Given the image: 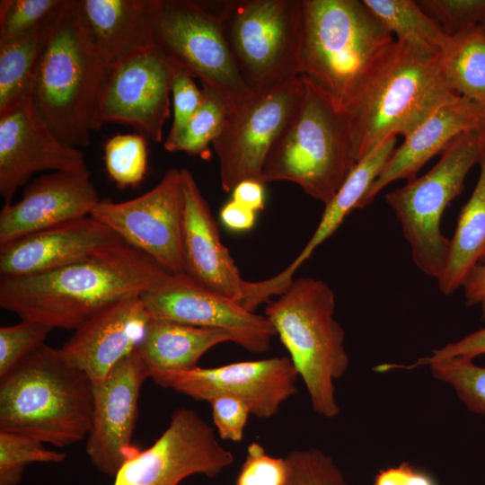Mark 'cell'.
<instances>
[{
	"label": "cell",
	"instance_id": "cell-9",
	"mask_svg": "<svg viewBox=\"0 0 485 485\" xmlns=\"http://www.w3.org/2000/svg\"><path fill=\"white\" fill-rule=\"evenodd\" d=\"M213 10L249 90L302 75L303 0L221 1Z\"/></svg>",
	"mask_w": 485,
	"mask_h": 485
},
{
	"label": "cell",
	"instance_id": "cell-43",
	"mask_svg": "<svg viewBox=\"0 0 485 485\" xmlns=\"http://www.w3.org/2000/svg\"><path fill=\"white\" fill-rule=\"evenodd\" d=\"M373 485H436V482L428 473L404 462L397 466L380 470Z\"/></svg>",
	"mask_w": 485,
	"mask_h": 485
},
{
	"label": "cell",
	"instance_id": "cell-4",
	"mask_svg": "<svg viewBox=\"0 0 485 485\" xmlns=\"http://www.w3.org/2000/svg\"><path fill=\"white\" fill-rule=\"evenodd\" d=\"M110 67L84 24L79 0H67L53 22L38 66L32 103L66 144L87 146Z\"/></svg>",
	"mask_w": 485,
	"mask_h": 485
},
{
	"label": "cell",
	"instance_id": "cell-41",
	"mask_svg": "<svg viewBox=\"0 0 485 485\" xmlns=\"http://www.w3.org/2000/svg\"><path fill=\"white\" fill-rule=\"evenodd\" d=\"M212 419L223 440L241 442L251 414L249 406L242 400L231 396H217L210 400Z\"/></svg>",
	"mask_w": 485,
	"mask_h": 485
},
{
	"label": "cell",
	"instance_id": "cell-27",
	"mask_svg": "<svg viewBox=\"0 0 485 485\" xmlns=\"http://www.w3.org/2000/svg\"><path fill=\"white\" fill-rule=\"evenodd\" d=\"M476 185L462 207L449 240L444 270L436 279L445 295L463 287L475 269L485 260V149L479 162Z\"/></svg>",
	"mask_w": 485,
	"mask_h": 485
},
{
	"label": "cell",
	"instance_id": "cell-10",
	"mask_svg": "<svg viewBox=\"0 0 485 485\" xmlns=\"http://www.w3.org/2000/svg\"><path fill=\"white\" fill-rule=\"evenodd\" d=\"M155 49L176 70L198 78L230 110L252 93L237 70L217 15L205 4L163 0Z\"/></svg>",
	"mask_w": 485,
	"mask_h": 485
},
{
	"label": "cell",
	"instance_id": "cell-33",
	"mask_svg": "<svg viewBox=\"0 0 485 485\" xmlns=\"http://www.w3.org/2000/svg\"><path fill=\"white\" fill-rule=\"evenodd\" d=\"M147 147L141 134H118L104 146V162L110 178L119 188L139 184L147 169Z\"/></svg>",
	"mask_w": 485,
	"mask_h": 485
},
{
	"label": "cell",
	"instance_id": "cell-20",
	"mask_svg": "<svg viewBox=\"0 0 485 485\" xmlns=\"http://www.w3.org/2000/svg\"><path fill=\"white\" fill-rule=\"evenodd\" d=\"M87 169L57 171L31 182L0 211V247L34 233L90 216L101 201Z\"/></svg>",
	"mask_w": 485,
	"mask_h": 485
},
{
	"label": "cell",
	"instance_id": "cell-6",
	"mask_svg": "<svg viewBox=\"0 0 485 485\" xmlns=\"http://www.w3.org/2000/svg\"><path fill=\"white\" fill-rule=\"evenodd\" d=\"M335 304V294L326 282L304 277L293 280L265 310L313 410L327 419L340 411L334 380L343 376L349 365L345 331L334 317Z\"/></svg>",
	"mask_w": 485,
	"mask_h": 485
},
{
	"label": "cell",
	"instance_id": "cell-11",
	"mask_svg": "<svg viewBox=\"0 0 485 485\" xmlns=\"http://www.w3.org/2000/svg\"><path fill=\"white\" fill-rule=\"evenodd\" d=\"M304 94L302 76L252 92L229 110L213 146L221 186L230 192L242 181H260L267 155L298 110Z\"/></svg>",
	"mask_w": 485,
	"mask_h": 485
},
{
	"label": "cell",
	"instance_id": "cell-32",
	"mask_svg": "<svg viewBox=\"0 0 485 485\" xmlns=\"http://www.w3.org/2000/svg\"><path fill=\"white\" fill-rule=\"evenodd\" d=\"M67 0H2L0 42L9 41L54 22Z\"/></svg>",
	"mask_w": 485,
	"mask_h": 485
},
{
	"label": "cell",
	"instance_id": "cell-26",
	"mask_svg": "<svg viewBox=\"0 0 485 485\" xmlns=\"http://www.w3.org/2000/svg\"><path fill=\"white\" fill-rule=\"evenodd\" d=\"M224 342L241 345L231 331L151 318L137 350L150 371L183 370L198 366L206 352Z\"/></svg>",
	"mask_w": 485,
	"mask_h": 485
},
{
	"label": "cell",
	"instance_id": "cell-7",
	"mask_svg": "<svg viewBox=\"0 0 485 485\" xmlns=\"http://www.w3.org/2000/svg\"><path fill=\"white\" fill-rule=\"evenodd\" d=\"M303 101L265 160L261 182L291 181L326 205L357 163L345 112L309 78Z\"/></svg>",
	"mask_w": 485,
	"mask_h": 485
},
{
	"label": "cell",
	"instance_id": "cell-12",
	"mask_svg": "<svg viewBox=\"0 0 485 485\" xmlns=\"http://www.w3.org/2000/svg\"><path fill=\"white\" fill-rule=\"evenodd\" d=\"M234 460L213 428L194 410L181 407L151 446L123 463L112 485H179L194 474L214 478Z\"/></svg>",
	"mask_w": 485,
	"mask_h": 485
},
{
	"label": "cell",
	"instance_id": "cell-8",
	"mask_svg": "<svg viewBox=\"0 0 485 485\" xmlns=\"http://www.w3.org/2000/svg\"><path fill=\"white\" fill-rule=\"evenodd\" d=\"M484 149L485 129L465 131L447 146L424 175L385 195L415 266L428 277L437 279L444 270L449 239L441 231L442 216L463 192L464 181Z\"/></svg>",
	"mask_w": 485,
	"mask_h": 485
},
{
	"label": "cell",
	"instance_id": "cell-25",
	"mask_svg": "<svg viewBox=\"0 0 485 485\" xmlns=\"http://www.w3.org/2000/svg\"><path fill=\"white\" fill-rule=\"evenodd\" d=\"M396 139L390 137L384 140L357 162L334 197L324 205L320 222L301 252L284 270L260 282V290L265 297L283 294L293 282L296 269L311 257L318 246L333 234L353 210L358 208L370 186L396 148Z\"/></svg>",
	"mask_w": 485,
	"mask_h": 485
},
{
	"label": "cell",
	"instance_id": "cell-44",
	"mask_svg": "<svg viewBox=\"0 0 485 485\" xmlns=\"http://www.w3.org/2000/svg\"><path fill=\"white\" fill-rule=\"evenodd\" d=\"M232 198L236 203L258 212L265 205L264 183L252 179L242 181L232 190Z\"/></svg>",
	"mask_w": 485,
	"mask_h": 485
},
{
	"label": "cell",
	"instance_id": "cell-23",
	"mask_svg": "<svg viewBox=\"0 0 485 485\" xmlns=\"http://www.w3.org/2000/svg\"><path fill=\"white\" fill-rule=\"evenodd\" d=\"M472 129H485V109L477 103L460 96L436 110L393 150L358 208L373 202L392 181L417 177L432 157L460 134Z\"/></svg>",
	"mask_w": 485,
	"mask_h": 485
},
{
	"label": "cell",
	"instance_id": "cell-21",
	"mask_svg": "<svg viewBox=\"0 0 485 485\" xmlns=\"http://www.w3.org/2000/svg\"><path fill=\"white\" fill-rule=\"evenodd\" d=\"M150 320L141 295L126 298L76 329L61 350L97 386L117 363L137 348Z\"/></svg>",
	"mask_w": 485,
	"mask_h": 485
},
{
	"label": "cell",
	"instance_id": "cell-47",
	"mask_svg": "<svg viewBox=\"0 0 485 485\" xmlns=\"http://www.w3.org/2000/svg\"><path fill=\"white\" fill-rule=\"evenodd\" d=\"M482 26H483V28H484V31H485V21H484V22H483Z\"/></svg>",
	"mask_w": 485,
	"mask_h": 485
},
{
	"label": "cell",
	"instance_id": "cell-22",
	"mask_svg": "<svg viewBox=\"0 0 485 485\" xmlns=\"http://www.w3.org/2000/svg\"><path fill=\"white\" fill-rule=\"evenodd\" d=\"M123 241L91 216L75 219L0 247L1 277L25 276L58 269Z\"/></svg>",
	"mask_w": 485,
	"mask_h": 485
},
{
	"label": "cell",
	"instance_id": "cell-14",
	"mask_svg": "<svg viewBox=\"0 0 485 485\" xmlns=\"http://www.w3.org/2000/svg\"><path fill=\"white\" fill-rule=\"evenodd\" d=\"M181 170L171 168L147 192L121 202L100 201L90 216L169 274H181Z\"/></svg>",
	"mask_w": 485,
	"mask_h": 485
},
{
	"label": "cell",
	"instance_id": "cell-18",
	"mask_svg": "<svg viewBox=\"0 0 485 485\" xmlns=\"http://www.w3.org/2000/svg\"><path fill=\"white\" fill-rule=\"evenodd\" d=\"M87 169L84 154L63 142L32 101L0 115V195L12 203L17 190L36 172Z\"/></svg>",
	"mask_w": 485,
	"mask_h": 485
},
{
	"label": "cell",
	"instance_id": "cell-46",
	"mask_svg": "<svg viewBox=\"0 0 485 485\" xmlns=\"http://www.w3.org/2000/svg\"><path fill=\"white\" fill-rule=\"evenodd\" d=\"M463 288L466 304L479 305L485 319V260L475 269Z\"/></svg>",
	"mask_w": 485,
	"mask_h": 485
},
{
	"label": "cell",
	"instance_id": "cell-34",
	"mask_svg": "<svg viewBox=\"0 0 485 485\" xmlns=\"http://www.w3.org/2000/svg\"><path fill=\"white\" fill-rule=\"evenodd\" d=\"M65 459V453L47 449L39 440L0 431V485H18L29 463H59Z\"/></svg>",
	"mask_w": 485,
	"mask_h": 485
},
{
	"label": "cell",
	"instance_id": "cell-15",
	"mask_svg": "<svg viewBox=\"0 0 485 485\" xmlns=\"http://www.w3.org/2000/svg\"><path fill=\"white\" fill-rule=\"evenodd\" d=\"M151 318L236 333L241 347L251 353L266 352L276 336L265 315L198 284L184 273L167 274L141 295Z\"/></svg>",
	"mask_w": 485,
	"mask_h": 485
},
{
	"label": "cell",
	"instance_id": "cell-38",
	"mask_svg": "<svg viewBox=\"0 0 485 485\" xmlns=\"http://www.w3.org/2000/svg\"><path fill=\"white\" fill-rule=\"evenodd\" d=\"M53 329L40 322L22 320L0 328V377L22 358L45 344Z\"/></svg>",
	"mask_w": 485,
	"mask_h": 485
},
{
	"label": "cell",
	"instance_id": "cell-45",
	"mask_svg": "<svg viewBox=\"0 0 485 485\" xmlns=\"http://www.w3.org/2000/svg\"><path fill=\"white\" fill-rule=\"evenodd\" d=\"M256 213L232 199L221 208L220 219L226 228L234 232H244L253 227Z\"/></svg>",
	"mask_w": 485,
	"mask_h": 485
},
{
	"label": "cell",
	"instance_id": "cell-35",
	"mask_svg": "<svg viewBox=\"0 0 485 485\" xmlns=\"http://www.w3.org/2000/svg\"><path fill=\"white\" fill-rule=\"evenodd\" d=\"M435 378L450 384L472 413L485 416V366L453 358L428 365Z\"/></svg>",
	"mask_w": 485,
	"mask_h": 485
},
{
	"label": "cell",
	"instance_id": "cell-19",
	"mask_svg": "<svg viewBox=\"0 0 485 485\" xmlns=\"http://www.w3.org/2000/svg\"><path fill=\"white\" fill-rule=\"evenodd\" d=\"M181 257L190 278L242 305L248 281L242 278L192 173L181 169Z\"/></svg>",
	"mask_w": 485,
	"mask_h": 485
},
{
	"label": "cell",
	"instance_id": "cell-24",
	"mask_svg": "<svg viewBox=\"0 0 485 485\" xmlns=\"http://www.w3.org/2000/svg\"><path fill=\"white\" fill-rule=\"evenodd\" d=\"M163 0H79L85 29L111 68L156 48Z\"/></svg>",
	"mask_w": 485,
	"mask_h": 485
},
{
	"label": "cell",
	"instance_id": "cell-30",
	"mask_svg": "<svg viewBox=\"0 0 485 485\" xmlns=\"http://www.w3.org/2000/svg\"><path fill=\"white\" fill-rule=\"evenodd\" d=\"M393 35L425 52L438 55L449 36L414 0H363Z\"/></svg>",
	"mask_w": 485,
	"mask_h": 485
},
{
	"label": "cell",
	"instance_id": "cell-2",
	"mask_svg": "<svg viewBox=\"0 0 485 485\" xmlns=\"http://www.w3.org/2000/svg\"><path fill=\"white\" fill-rule=\"evenodd\" d=\"M459 97L445 84L438 55L394 40L345 110L356 162L390 137H408Z\"/></svg>",
	"mask_w": 485,
	"mask_h": 485
},
{
	"label": "cell",
	"instance_id": "cell-39",
	"mask_svg": "<svg viewBox=\"0 0 485 485\" xmlns=\"http://www.w3.org/2000/svg\"><path fill=\"white\" fill-rule=\"evenodd\" d=\"M173 118L171 129L163 142L167 150L176 140L181 131L194 116L204 101V92L199 90L193 77L177 70L172 82Z\"/></svg>",
	"mask_w": 485,
	"mask_h": 485
},
{
	"label": "cell",
	"instance_id": "cell-37",
	"mask_svg": "<svg viewBox=\"0 0 485 485\" xmlns=\"http://www.w3.org/2000/svg\"><path fill=\"white\" fill-rule=\"evenodd\" d=\"M417 3L449 37L481 26L485 21V0H418Z\"/></svg>",
	"mask_w": 485,
	"mask_h": 485
},
{
	"label": "cell",
	"instance_id": "cell-31",
	"mask_svg": "<svg viewBox=\"0 0 485 485\" xmlns=\"http://www.w3.org/2000/svg\"><path fill=\"white\" fill-rule=\"evenodd\" d=\"M204 101L194 116L186 124L169 152H185L208 160L211 156L209 144L218 136L229 107L216 93L203 88Z\"/></svg>",
	"mask_w": 485,
	"mask_h": 485
},
{
	"label": "cell",
	"instance_id": "cell-17",
	"mask_svg": "<svg viewBox=\"0 0 485 485\" xmlns=\"http://www.w3.org/2000/svg\"><path fill=\"white\" fill-rule=\"evenodd\" d=\"M150 370L137 348L93 386V415L85 451L92 465L114 477L140 449L132 444L140 390Z\"/></svg>",
	"mask_w": 485,
	"mask_h": 485
},
{
	"label": "cell",
	"instance_id": "cell-42",
	"mask_svg": "<svg viewBox=\"0 0 485 485\" xmlns=\"http://www.w3.org/2000/svg\"><path fill=\"white\" fill-rule=\"evenodd\" d=\"M485 353V328L480 329L471 334L466 335L461 340L446 344L445 346L432 351L429 357L419 358L410 366L401 365H384V370H391L394 368H415L421 366H428L432 363L461 358L472 360L475 357Z\"/></svg>",
	"mask_w": 485,
	"mask_h": 485
},
{
	"label": "cell",
	"instance_id": "cell-1",
	"mask_svg": "<svg viewBox=\"0 0 485 485\" xmlns=\"http://www.w3.org/2000/svg\"><path fill=\"white\" fill-rule=\"evenodd\" d=\"M167 274L124 241L58 269L0 278V305L22 320L76 330L107 307L140 296Z\"/></svg>",
	"mask_w": 485,
	"mask_h": 485
},
{
	"label": "cell",
	"instance_id": "cell-28",
	"mask_svg": "<svg viewBox=\"0 0 485 485\" xmlns=\"http://www.w3.org/2000/svg\"><path fill=\"white\" fill-rule=\"evenodd\" d=\"M52 23L25 36L0 42V115L31 101L38 66Z\"/></svg>",
	"mask_w": 485,
	"mask_h": 485
},
{
	"label": "cell",
	"instance_id": "cell-29",
	"mask_svg": "<svg viewBox=\"0 0 485 485\" xmlns=\"http://www.w3.org/2000/svg\"><path fill=\"white\" fill-rule=\"evenodd\" d=\"M438 66L445 84L453 93L485 109V31L482 25L449 37L438 54Z\"/></svg>",
	"mask_w": 485,
	"mask_h": 485
},
{
	"label": "cell",
	"instance_id": "cell-13",
	"mask_svg": "<svg viewBox=\"0 0 485 485\" xmlns=\"http://www.w3.org/2000/svg\"><path fill=\"white\" fill-rule=\"evenodd\" d=\"M298 374L289 357L241 361L215 367L152 370L150 378L163 387L196 401L217 396L243 401L251 414L260 419L275 416L297 392Z\"/></svg>",
	"mask_w": 485,
	"mask_h": 485
},
{
	"label": "cell",
	"instance_id": "cell-5",
	"mask_svg": "<svg viewBox=\"0 0 485 485\" xmlns=\"http://www.w3.org/2000/svg\"><path fill=\"white\" fill-rule=\"evenodd\" d=\"M302 75L345 112L395 40L363 0H303Z\"/></svg>",
	"mask_w": 485,
	"mask_h": 485
},
{
	"label": "cell",
	"instance_id": "cell-40",
	"mask_svg": "<svg viewBox=\"0 0 485 485\" xmlns=\"http://www.w3.org/2000/svg\"><path fill=\"white\" fill-rule=\"evenodd\" d=\"M287 476L285 458L267 454L258 442L251 443L235 485H283Z\"/></svg>",
	"mask_w": 485,
	"mask_h": 485
},
{
	"label": "cell",
	"instance_id": "cell-16",
	"mask_svg": "<svg viewBox=\"0 0 485 485\" xmlns=\"http://www.w3.org/2000/svg\"><path fill=\"white\" fill-rule=\"evenodd\" d=\"M176 71L156 49L111 67L99 107L101 127L104 123L123 124L145 137L162 142Z\"/></svg>",
	"mask_w": 485,
	"mask_h": 485
},
{
	"label": "cell",
	"instance_id": "cell-3",
	"mask_svg": "<svg viewBox=\"0 0 485 485\" xmlns=\"http://www.w3.org/2000/svg\"><path fill=\"white\" fill-rule=\"evenodd\" d=\"M93 415V385L65 357L43 344L0 377V431L57 447L87 437Z\"/></svg>",
	"mask_w": 485,
	"mask_h": 485
},
{
	"label": "cell",
	"instance_id": "cell-36",
	"mask_svg": "<svg viewBox=\"0 0 485 485\" xmlns=\"http://www.w3.org/2000/svg\"><path fill=\"white\" fill-rule=\"evenodd\" d=\"M283 485H350L331 456L317 448L290 451Z\"/></svg>",
	"mask_w": 485,
	"mask_h": 485
}]
</instances>
